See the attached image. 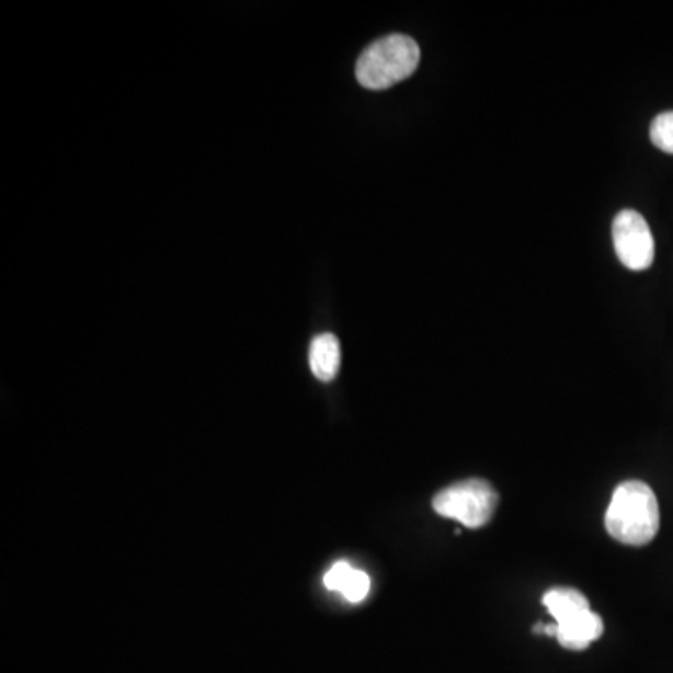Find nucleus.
Returning <instances> with one entry per match:
<instances>
[{
    "mask_svg": "<svg viewBox=\"0 0 673 673\" xmlns=\"http://www.w3.org/2000/svg\"><path fill=\"white\" fill-rule=\"evenodd\" d=\"M604 524L608 534L623 545H649L661 527V511L653 489L642 481L619 484L612 495Z\"/></svg>",
    "mask_w": 673,
    "mask_h": 673,
    "instance_id": "obj_1",
    "label": "nucleus"
},
{
    "mask_svg": "<svg viewBox=\"0 0 673 673\" xmlns=\"http://www.w3.org/2000/svg\"><path fill=\"white\" fill-rule=\"evenodd\" d=\"M420 45L404 34H389L368 45L357 60L356 77L368 90H384L404 81L420 66Z\"/></svg>",
    "mask_w": 673,
    "mask_h": 673,
    "instance_id": "obj_2",
    "label": "nucleus"
},
{
    "mask_svg": "<svg viewBox=\"0 0 673 673\" xmlns=\"http://www.w3.org/2000/svg\"><path fill=\"white\" fill-rule=\"evenodd\" d=\"M500 495L484 479H466L447 487L432 500V507L444 518L466 527H483L492 521Z\"/></svg>",
    "mask_w": 673,
    "mask_h": 673,
    "instance_id": "obj_3",
    "label": "nucleus"
},
{
    "mask_svg": "<svg viewBox=\"0 0 673 673\" xmlns=\"http://www.w3.org/2000/svg\"><path fill=\"white\" fill-rule=\"evenodd\" d=\"M614 248L623 266L640 272L653 264L654 240L642 214L623 210L617 214L612 227Z\"/></svg>",
    "mask_w": 673,
    "mask_h": 673,
    "instance_id": "obj_4",
    "label": "nucleus"
},
{
    "mask_svg": "<svg viewBox=\"0 0 673 673\" xmlns=\"http://www.w3.org/2000/svg\"><path fill=\"white\" fill-rule=\"evenodd\" d=\"M604 632V623L598 614L585 611L579 616L558 623V642L569 651H584L591 642L598 640Z\"/></svg>",
    "mask_w": 673,
    "mask_h": 673,
    "instance_id": "obj_5",
    "label": "nucleus"
},
{
    "mask_svg": "<svg viewBox=\"0 0 673 673\" xmlns=\"http://www.w3.org/2000/svg\"><path fill=\"white\" fill-rule=\"evenodd\" d=\"M309 363H311L312 375L317 376L318 380H333L339 375V367H341L339 339L331 333L315 336L311 349H309Z\"/></svg>",
    "mask_w": 673,
    "mask_h": 673,
    "instance_id": "obj_6",
    "label": "nucleus"
},
{
    "mask_svg": "<svg viewBox=\"0 0 673 673\" xmlns=\"http://www.w3.org/2000/svg\"><path fill=\"white\" fill-rule=\"evenodd\" d=\"M543 604L547 606V611L550 612L556 623L566 621L569 617L591 611L590 601L579 590H572V588H554L547 591L543 597Z\"/></svg>",
    "mask_w": 673,
    "mask_h": 673,
    "instance_id": "obj_7",
    "label": "nucleus"
},
{
    "mask_svg": "<svg viewBox=\"0 0 673 673\" xmlns=\"http://www.w3.org/2000/svg\"><path fill=\"white\" fill-rule=\"evenodd\" d=\"M649 137L654 147L661 148L662 152L673 153V111L661 113L651 122Z\"/></svg>",
    "mask_w": 673,
    "mask_h": 673,
    "instance_id": "obj_8",
    "label": "nucleus"
},
{
    "mask_svg": "<svg viewBox=\"0 0 673 673\" xmlns=\"http://www.w3.org/2000/svg\"><path fill=\"white\" fill-rule=\"evenodd\" d=\"M368 591H370V579L365 572L354 569L339 593H343L350 603H362L363 598L367 597Z\"/></svg>",
    "mask_w": 673,
    "mask_h": 673,
    "instance_id": "obj_9",
    "label": "nucleus"
},
{
    "mask_svg": "<svg viewBox=\"0 0 673 673\" xmlns=\"http://www.w3.org/2000/svg\"><path fill=\"white\" fill-rule=\"evenodd\" d=\"M352 571H354V567H350L346 561H336L335 566L331 567L330 571L326 572V588L331 591H341V588H343L344 582H346Z\"/></svg>",
    "mask_w": 673,
    "mask_h": 673,
    "instance_id": "obj_10",
    "label": "nucleus"
}]
</instances>
